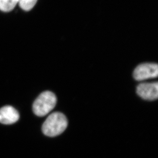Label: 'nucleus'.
I'll return each instance as SVG.
<instances>
[{
  "label": "nucleus",
  "instance_id": "obj_1",
  "mask_svg": "<svg viewBox=\"0 0 158 158\" xmlns=\"http://www.w3.org/2000/svg\"><path fill=\"white\" fill-rule=\"evenodd\" d=\"M68 120L64 114L54 112L47 118L42 126V131L46 136L54 137L61 134L68 126Z\"/></svg>",
  "mask_w": 158,
  "mask_h": 158
},
{
  "label": "nucleus",
  "instance_id": "obj_2",
  "mask_svg": "<svg viewBox=\"0 0 158 158\" xmlns=\"http://www.w3.org/2000/svg\"><path fill=\"white\" fill-rule=\"evenodd\" d=\"M57 98L51 91L42 93L33 104V113L37 116H44L51 112L56 105Z\"/></svg>",
  "mask_w": 158,
  "mask_h": 158
},
{
  "label": "nucleus",
  "instance_id": "obj_3",
  "mask_svg": "<svg viewBox=\"0 0 158 158\" xmlns=\"http://www.w3.org/2000/svg\"><path fill=\"white\" fill-rule=\"evenodd\" d=\"M158 75V64L155 63H144L139 64L135 68L133 73L134 77L138 81L156 78Z\"/></svg>",
  "mask_w": 158,
  "mask_h": 158
},
{
  "label": "nucleus",
  "instance_id": "obj_4",
  "mask_svg": "<svg viewBox=\"0 0 158 158\" xmlns=\"http://www.w3.org/2000/svg\"><path fill=\"white\" fill-rule=\"evenodd\" d=\"M137 93L144 100H156L158 97V82L139 84L137 87Z\"/></svg>",
  "mask_w": 158,
  "mask_h": 158
},
{
  "label": "nucleus",
  "instance_id": "obj_5",
  "mask_svg": "<svg viewBox=\"0 0 158 158\" xmlns=\"http://www.w3.org/2000/svg\"><path fill=\"white\" fill-rule=\"evenodd\" d=\"M19 115L18 110L11 106H6L0 109V123L12 124L19 120Z\"/></svg>",
  "mask_w": 158,
  "mask_h": 158
},
{
  "label": "nucleus",
  "instance_id": "obj_6",
  "mask_svg": "<svg viewBox=\"0 0 158 158\" xmlns=\"http://www.w3.org/2000/svg\"><path fill=\"white\" fill-rule=\"evenodd\" d=\"M19 1L18 0H0V10L9 12L14 9Z\"/></svg>",
  "mask_w": 158,
  "mask_h": 158
},
{
  "label": "nucleus",
  "instance_id": "obj_7",
  "mask_svg": "<svg viewBox=\"0 0 158 158\" xmlns=\"http://www.w3.org/2000/svg\"><path fill=\"white\" fill-rule=\"evenodd\" d=\"M37 0H21L19 1L20 7L24 10H30L35 6Z\"/></svg>",
  "mask_w": 158,
  "mask_h": 158
}]
</instances>
